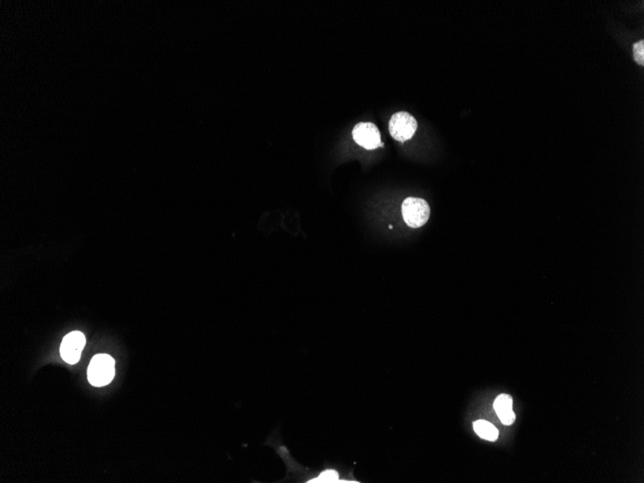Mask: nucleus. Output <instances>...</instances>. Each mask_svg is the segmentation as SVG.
<instances>
[{
	"mask_svg": "<svg viewBox=\"0 0 644 483\" xmlns=\"http://www.w3.org/2000/svg\"><path fill=\"white\" fill-rule=\"evenodd\" d=\"M115 375V361L108 354H98L91 360L88 367V380L95 387H103L111 383Z\"/></svg>",
	"mask_w": 644,
	"mask_h": 483,
	"instance_id": "nucleus-1",
	"label": "nucleus"
},
{
	"mask_svg": "<svg viewBox=\"0 0 644 483\" xmlns=\"http://www.w3.org/2000/svg\"><path fill=\"white\" fill-rule=\"evenodd\" d=\"M401 213L405 223L411 228H421L429 221L430 208L426 200L408 197L403 201Z\"/></svg>",
	"mask_w": 644,
	"mask_h": 483,
	"instance_id": "nucleus-2",
	"label": "nucleus"
},
{
	"mask_svg": "<svg viewBox=\"0 0 644 483\" xmlns=\"http://www.w3.org/2000/svg\"><path fill=\"white\" fill-rule=\"evenodd\" d=\"M418 127L417 120L408 112H396L389 122V130L393 139L404 142L414 137Z\"/></svg>",
	"mask_w": 644,
	"mask_h": 483,
	"instance_id": "nucleus-3",
	"label": "nucleus"
},
{
	"mask_svg": "<svg viewBox=\"0 0 644 483\" xmlns=\"http://www.w3.org/2000/svg\"><path fill=\"white\" fill-rule=\"evenodd\" d=\"M86 344L85 336L80 331H74L64 337L60 346L62 359L68 364L75 365L80 361Z\"/></svg>",
	"mask_w": 644,
	"mask_h": 483,
	"instance_id": "nucleus-4",
	"label": "nucleus"
},
{
	"mask_svg": "<svg viewBox=\"0 0 644 483\" xmlns=\"http://www.w3.org/2000/svg\"><path fill=\"white\" fill-rule=\"evenodd\" d=\"M352 135L357 144L367 150H374L381 144V134L372 123H359L354 127Z\"/></svg>",
	"mask_w": 644,
	"mask_h": 483,
	"instance_id": "nucleus-5",
	"label": "nucleus"
},
{
	"mask_svg": "<svg viewBox=\"0 0 644 483\" xmlns=\"http://www.w3.org/2000/svg\"><path fill=\"white\" fill-rule=\"evenodd\" d=\"M513 401L510 395H500L494 401V409L499 416L500 422L505 425H512L516 416L512 410Z\"/></svg>",
	"mask_w": 644,
	"mask_h": 483,
	"instance_id": "nucleus-6",
	"label": "nucleus"
},
{
	"mask_svg": "<svg viewBox=\"0 0 644 483\" xmlns=\"http://www.w3.org/2000/svg\"><path fill=\"white\" fill-rule=\"evenodd\" d=\"M474 432H476V434L482 438V439L494 442V441H496L498 437H499V432H498L497 428L492 424H490L489 422H486V420H476V422H474Z\"/></svg>",
	"mask_w": 644,
	"mask_h": 483,
	"instance_id": "nucleus-7",
	"label": "nucleus"
},
{
	"mask_svg": "<svg viewBox=\"0 0 644 483\" xmlns=\"http://www.w3.org/2000/svg\"><path fill=\"white\" fill-rule=\"evenodd\" d=\"M310 483H336V482H346L345 480H341L339 477V472L335 471V470L328 469L325 470L322 472H320V475L317 477H315L310 480Z\"/></svg>",
	"mask_w": 644,
	"mask_h": 483,
	"instance_id": "nucleus-8",
	"label": "nucleus"
},
{
	"mask_svg": "<svg viewBox=\"0 0 644 483\" xmlns=\"http://www.w3.org/2000/svg\"><path fill=\"white\" fill-rule=\"evenodd\" d=\"M633 58L636 62L640 66L644 65V41L641 40L633 44Z\"/></svg>",
	"mask_w": 644,
	"mask_h": 483,
	"instance_id": "nucleus-9",
	"label": "nucleus"
}]
</instances>
